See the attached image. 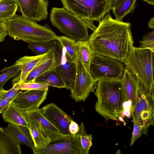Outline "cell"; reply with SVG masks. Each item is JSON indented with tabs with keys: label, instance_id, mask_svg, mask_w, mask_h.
Here are the masks:
<instances>
[{
	"label": "cell",
	"instance_id": "6",
	"mask_svg": "<svg viewBox=\"0 0 154 154\" xmlns=\"http://www.w3.org/2000/svg\"><path fill=\"white\" fill-rule=\"evenodd\" d=\"M50 20L52 25L63 34L77 41H88V28L79 18L63 7H54Z\"/></svg>",
	"mask_w": 154,
	"mask_h": 154
},
{
	"label": "cell",
	"instance_id": "1",
	"mask_svg": "<svg viewBox=\"0 0 154 154\" xmlns=\"http://www.w3.org/2000/svg\"><path fill=\"white\" fill-rule=\"evenodd\" d=\"M89 36L93 52L124 63L133 45L131 25L113 19L109 12Z\"/></svg>",
	"mask_w": 154,
	"mask_h": 154
},
{
	"label": "cell",
	"instance_id": "25",
	"mask_svg": "<svg viewBox=\"0 0 154 154\" xmlns=\"http://www.w3.org/2000/svg\"><path fill=\"white\" fill-rule=\"evenodd\" d=\"M76 44L78 57L86 70L89 72V66L93 52L88 41H77Z\"/></svg>",
	"mask_w": 154,
	"mask_h": 154
},
{
	"label": "cell",
	"instance_id": "28",
	"mask_svg": "<svg viewBox=\"0 0 154 154\" xmlns=\"http://www.w3.org/2000/svg\"><path fill=\"white\" fill-rule=\"evenodd\" d=\"M20 66L15 63L12 65L2 69L0 74V90L4 89L5 83L11 78L17 75L20 71Z\"/></svg>",
	"mask_w": 154,
	"mask_h": 154
},
{
	"label": "cell",
	"instance_id": "10",
	"mask_svg": "<svg viewBox=\"0 0 154 154\" xmlns=\"http://www.w3.org/2000/svg\"><path fill=\"white\" fill-rule=\"evenodd\" d=\"M76 73L70 96L76 102L84 101L92 92L96 82L86 69L78 56L75 61Z\"/></svg>",
	"mask_w": 154,
	"mask_h": 154
},
{
	"label": "cell",
	"instance_id": "5",
	"mask_svg": "<svg viewBox=\"0 0 154 154\" xmlns=\"http://www.w3.org/2000/svg\"><path fill=\"white\" fill-rule=\"evenodd\" d=\"M63 7L82 20L93 31L94 21L100 22L110 9L111 0H60Z\"/></svg>",
	"mask_w": 154,
	"mask_h": 154
},
{
	"label": "cell",
	"instance_id": "8",
	"mask_svg": "<svg viewBox=\"0 0 154 154\" xmlns=\"http://www.w3.org/2000/svg\"><path fill=\"white\" fill-rule=\"evenodd\" d=\"M52 50L55 65L54 70L63 79L66 88L71 91L74 87L76 75L75 62L57 39L53 41Z\"/></svg>",
	"mask_w": 154,
	"mask_h": 154
},
{
	"label": "cell",
	"instance_id": "7",
	"mask_svg": "<svg viewBox=\"0 0 154 154\" xmlns=\"http://www.w3.org/2000/svg\"><path fill=\"white\" fill-rule=\"evenodd\" d=\"M125 69L120 62L93 52L89 71L96 82L101 79H121Z\"/></svg>",
	"mask_w": 154,
	"mask_h": 154
},
{
	"label": "cell",
	"instance_id": "12",
	"mask_svg": "<svg viewBox=\"0 0 154 154\" xmlns=\"http://www.w3.org/2000/svg\"><path fill=\"white\" fill-rule=\"evenodd\" d=\"M22 16L35 22L46 20L48 16V0H16Z\"/></svg>",
	"mask_w": 154,
	"mask_h": 154
},
{
	"label": "cell",
	"instance_id": "16",
	"mask_svg": "<svg viewBox=\"0 0 154 154\" xmlns=\"http://www.w3.org/2000/svg\"><path fill=\"white\" fill-rule=\"evenodd\" d=\"M47 90H26L21 92L12 103L24 111L38 109L47 98Z\"/></svg>",
	"mask_w": 154,
	"mask_h": 154
},
{
	"label": "cell",
	"instance_id": "11",
	"mask_svg": "<svg viewBox=\"0 0 154 154\" xmlns=\"http://www.w3.org/2000/svg\"><path fill=\"white\" fill-rule=\"evenodd\" d=\"M58 141L50 143L42 149L34 148L32 151L35 154H84L78 132Z\"/></svg>",
	"mask_w": 154,
	"mask_h": 154
},
{
	"label": "cell",
	"instance_id": "40",
	"mask_svg": "<svg viewBox=\"0 0 154 154\" xmlns=\"http://www.w3.org/2000/svg\"><path fill=\"white\" fill-rule=\"evenodd\" d=\"M144 1L147 2L149 4L152 5H154V0H143Z\"/></svg>",
	"mask_w": 154,
	"mask_h": 154
},
{
	"label": "cell",
	"instance_id": "20",
	"mask_svg": "<svg viewBox=\"0 0 154 154\" xmlns=\"http://www.w3.org/2000/svg\"><path fill=\"white\" fill-rule=\"evenodd\" d=\"M55 68L53 53L51 49L42 58L28 75L24 82H34L44 73Z\"/></svg>",
	"mask_w": 154,
	"mask_h": 154
},
{
	"label": "cell",
	"instance_id": "18",
	"mask_svg": "<svg viewBox=\"0 0 154 154\" xmlns=\"http://www.w3.org/2000/svg\"><path fill=\"white\" fill-rule=\"evenodd\" d=\"M5 129L18 143L25 145L32 150L34 144L29 128L16 125L9 124Z\"/></svg>",
	"mask_w": 154,
	"mask_h": 154
},
{
	"label": "cell",
	"instance_id": "19",
	"mask_svg": "<svg viewBox=\"0 0 154 154\" xmlns=\"http://www.w3.org/2000/svg\"><path fill=\"white\" fill-rule=\"evenodd\" d=\"M2 116L4 121L9 124L29 127L25 111L12 102L2 113Z\"/></svg>",
	"mask_w": 154,
	"mask_h": 154
},
{
	"label": "cell",
	"instance_id": "39",
	"mask_svg": "<svg viewBox=\"0 0 154 154\" xmlns=\"http://www.w3.org/2000/svg\"><path fill=\"white\" fill-rule=\"evenodd\" d=\"M7 91H8L5 90L4 89L0 90V99Z\"/></svg>",
	"mask_w": 154,
	"mask_h": 154
},
{
	"label": "cell",
	"instance_id": "32",
	"mask_svg": "<svg viewBox=\"0 0 154 154\" xmlns=\"http://www.w3.org/2000/svg\"><path fill=\"white\" fill-rule=\"evenodd\" d=\"M140 43L139 48L149 49L154 52V31L153 30L145 35Z\"/></svg>",
	"mask_w": 154,
	"mask_h": 154
},
{
	"label": "cell",
	"instance_id": "37",
	"mask_svg": "<svg viewBox=\"0 0 154 154\" xmlns=\"http://www.w3.org/2000/svg\"><path fill=\"white\" fill-rule=\"evenodd\" d=\"M79 126L78 124L73 120H72L69 124V130L70 134H75L79 131Z\"/></svg>",
	"mask_w": 154,
	"mask_h": 154
},
{
	"label": "cell",
	"instance_id": "21",
	"mask_svg": "<svg viewBox=\"0 0 154 154\" xmlns=\"http://www.w3.org/2000/svg\"><path fill=\"white\" fill-rule=\"evenodd\" d=\"M20 144L17 142L5 128L0 127V154H21Z\"/></svg>",
	"mask_w": 154,
	"mask_h": 154
},
{
	"label": "cell",
	"instance_id": "15",
	"mask_svg": "<svg viewBox=\"0 0 154 154\" xmlns=\"http://www.w3.org/2000/svg\"><path fill=\"white\" fill-rule=\"evenodd\" d=\"M26 119L34 123L48 138L51 143L66 138L72 134L60 133L45 117L39 109L25 111Z\"/></svg>",
	"mask_w": 154,
	"mask_h": 154
},
{
	"label": "cell",
	"instance_id": "26",
	"mask_svg": "<svg viewBox=\"0 0 154 154\" xmlns=\"http://www.w3.org/2000/svg\"><path fill=\"white\" fill-rule=\"evenodd\" d=\"M18 7L16 0H0V22H4L13 18Z\"/></svg>",
	"mask_w": 154,
	"mask_h": 154
},
{
	"label": "cell",
	"instance_id": "2",
	"mask_svg": "<svg viewBox=\"0 0 154 154\" xmlns=\"http://www.w3.org/2000/svg\"><path fill=\"white\" fill-rule=\"evenodd\" d=\"M97 82L96 111L106 120H118L124 112L121 79H101Z\"/></svg>",
	"mask_w": 154,
	"mask_h": 154
},
{
	"label": "cell",
	"instance_id": "34",
	"mask_svg": "<svg viewBox=\"0 0 154 154\" xmlns=\"http://www.w3.org/2000/svg\"><path fill=\"white\" fill-rule=\"evenodd\" d=\"M19 84L16 83L13 85L11 88L8 90L2 97L3 98H15L17 96L22 92L20 90L18 89Z\"/></svg>",
	"mask_w": 154,
	"mask_h": 154
},
{
	"label": "cell",
	"instance_id": "38",
	"mask_svg": "<svg viewBox=\"0 0 154 154\" xmlns=\"http://www.w3.org/2000/svg\"><path fill=\"white\" fill-rule=\"evenodd\" d=\"M149 28L151 29L154 28V18H152L148 23Z\"/></svg>",
	"mask_w": 154,
	"mask_h": 154
},
{
	"label": "cell",
	"instance_id": "30",
	"mask_svg": "<svg viewBox=\"0 0 154 154\" xmlns=\"http://www.w3.org/2000/svg\"><path fill=\"white\" fill-rule=\"evenodd\" d=\"M53 41L29 43L28 47L37 55L43 54L48 53L51 49Z\"/></svg>",
	"mask_w": 154,
	"mask_h": 154
},
{
	"label": "cell",
	"instance_id": "9",
	"mask_svg": "<svg viewBox=\"0 0 154 154\" xmlns=\"http://www.w3.org/2000/svg\"><path fill=\"white\" fill-rule=\"evenodd\" d=\"M154 99L145 94L139 88L136 103L130 112L134 122L142 128V134L147 135L149 127L154 125Z\"/></svg>",
	"mask_w": 154,
	"mask_h": 154
},
{
	"label": "cell",
	"instance_id": "14",
	"mask_svg": "<svg viewBox=\"0 0 154 154\" xmlns=\"http://www.w3.org/2000/svg\"><path fill=\"white\" fill-rule=\"evenodd\" d=\"M121 81V95L124 112L125 108L128 109V108L130 114L131 111L136 103L139 88L138 83L134 75L126 68Z\"/></svg>",
	"mask_w": 154,
	"mask_h": 154
},
{
	"label": "cell",
	"instance_id": "27",
	"mask_svg": "<svg viewBox=\"0 0 154 154\" xmlns=\"http://www.w3.org/2000/svg\"><path fill=\"white\" fill-rule=\"evenodd\" d=\"M57 39L75 62L78 58L76 41L67 36H58Z\"/></svg>",
	"mask_w": 154,
	"mask_h": 154
},
{
	"label": "cell",
	"instance_id": "24",
	"mask_svg": "<svg viewBox=\"0 0 154 154\" xmlns=\"http://www.w3.org/2000/svg\"><path fill=\"white\" fill-rule=\"evenodd\" d=\"M35 82L45 84L58 88H65V84L54 69L48 70L37 77Z\"/></svg>",
	"mask_w": 154,
	"mask_h": 154
},
{
	"label": "cell",
	"instance_id": "36",
	"mask_svg": "<svg viewBox=\"0 0 154 154\" xmlns=\"http://www.w3.org/2000/svg\"><path fill=\"white\" fill-rule=\"evenodd\" d=\"M8 35L7 28L4 22H0V42H3Z\"/></svg>",
	"mask_w": 154,
	"mask_h": 154
},
{
	"label": "cell",
	"instance_id": "33",
	"mask_svg": "<svg viewBox=\"0 0 154 154\" xmlns=\"http://www.w3.org/2000/svg\"><path fill=\"white\" fill-rule=\"evenodd\" d=\"M134 128L130 143L131 146L133 145L137 140L142 134L141 128L136 122H134Z\"/></svg>",
	"mask_w": 154,
	"mask_h": 154
},
{
	"label": "cell",
	"instance_id": "17",
	"mask_svg": "<svg viewBox=\"0 0 154 154\" xmlns=\"http://www.w3.org/2000/svg\"><path fill=\"white\" fill-rule=\"evenodd\" d=\"M47 53L35 56H24L17 60L14 63L20 66V72L12 79V84L24 82L30 72Z\"/></svg>",
	"mask_w": 154,
	"mask_h": 154
},
{
	"label": "cell",
	"instance_id": "31",
	"mask_svg": "<svg viewBox=\"0 0 154 154\" xmlns=\"http://www.w3.org/2000/svg\"><path fill=\"white\" fill-rule=\"evenodd\" d=\"M49 85L37 82H24L19 84L18 89L20 90H48Z\"/></svg>",
	"mask_w": 154,
	"mask_h": 154
},
{
	"label": "cell",
	"instance_id": "29",
	"mask_svg": "<svg viewBox=\"0 0 154 154\" xmlns=\"http://www.w3.org/2000/svg\"><path fill=\"white\" fill-rule=\"evenodd\" d=\"M78 133L84 154H88L90 147L92 145L93 135L87 134L84 125L82 122L79 126Z\"/></svg>",
	"mask_w": 154,
	"mask_h": 154
},
{
	"label": "cell",
	"instance_id": "3",
	"mask_svg": "<svg viewBox=\"0 0 154 154\" xmlns=\"http://www.w3.org/2000/svg\"><path fill=\"white\" fill-rule=\"evenodd\" d=\"M154 52L151 50L141 49L133 45L124 62L125 68L135 78L140 89L145 94L151 97L150 90L154 81Z\"/></svg>",
	"mask_w": 154,
	"mask_h": 154
},
{
	"label": "cell",
	"instance_id": "13",
	"mask_svg": "<svg viewBox=\"0 0 154 154\" xmlns=\"http://www.w3.org/2000/svg\"><path fill=\"white\" fill-rule=\"evenodd\" d=\"M46 118L61 134H70L69 126L72 119L53 103L48 104L39 109Z\"/></svg>",
	"mask_w": 154,
	"mask_h": 154
},
{
	"label": "cell",
	"instance_id": "23",
	"mask_svg": "<svg viewBox=\"0 0 154 154\" xmlns=\"http://www.w3.org/2000/svg\"><path fill=\"white\" fill-rule=\"evenodd\" d=\"M26 119L29 130L34 143V148L40 149L46 147L51 143L50 140L34 123L29 119Z\"/></svg>",
	"mask_w": 154,
	"mask_h": 154
},
{
	"label": "cell",
	"instance_id": "4",
	"mask_svg": "<svg viewBox=\"0 0 154 154\" xmlns=\"http://www.w3.org/2000/svg\"><path fill=\"white\" fill-rule=\"evenodd\" d=\"M4 22L8 35L15 40L29 44L51 42L57 39L58 37L47 25H40L22 15L16 14Z\"/></svg>",
	"mask_w": 154,
	"mask_h": 154
},
{
	"label": "cell",
	"instance_id": "22",
	"mask_svg": "<svg viewBox=\"0 0 154 154\" xmlns=\"http://www.w3.org/2000/svg\"><path fill=\"white\" fill-rule=\"evenodd\" d=\"M136 0H111L110 9L116 17V19L122 20L133 10Z\"/></svg>",
	"mask_w": 154,
	"mask_h": 154
},
{
	"label": "cell",
	"instance_id": "35",
	"mask_svg": "<svg viewBox=\"0 0 154 154\" xmlns=\"http://www.w3.org/2000/svg\"><path fill=\"white\" fill-rule=\"evenodd\" d=\"M14 99L3 98L2 97L0 99V113H2L5 110Z\"/></svg>",
	"mask_w": 154,
	"mask_h": 154
}]
</instances>
